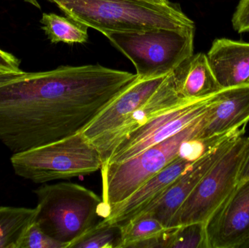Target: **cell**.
<instances>
[{
    "mask_svg": "<svg viewBox=\"0 0 249 248\" xmlns=\"http://www.w3.org/2000/svg\"><path fill=\"white\" fill-rule=\"evenodd\" d=\"M136 77L98 64L16 76L0 84V141L16 154L82 132Z\"/></svg>",
    "mask_w": 249,
    "mask_h": 248,
    "instance_id": "1",
    "label": "cell"
},
{
    "mask_svg": "<svg viewBox=\"0 0 249 248\" xmlns=\"http://www.w3.org/2000/svg\"><path fill=\"white\" fill-rule=\"evenodd\" d=\"M67 17L101 33L196 27L178 4L143 0H49Z\"/></svg>",
    "mask_w": 249,
    "mask_h": 248,
    "instance_id": "2",
    "label": "cell"
},
{
    "mask_svg": "<svg viewBox=\"0 0 249 248\" xmlns=\"http://www.w3.org/2000/svg\"><path fill=\"white\" fill-rule=\"evenodd\" d=\"M35 193V224L66 248L109 215L102 198L77 183L42 185Z\"/></svg>",
    "mask_w": 249,
    "mask_h": 248,
    "instance_id": "3",
    "label": "cell"
},
{
    "mask_svg": "<svg viewBox=\"0 0 249 248\" xmlns=\"http://www.w3.org/2000/svg\"><path fill=\"white\" fill-rule=\"evenodd\" d=\"M196 27L108 32L105 36L134 65L139 79L164 77L191 58Z\"/></svg>",
    "mask_w": 249,
    "mask_h": 248,
    "instance_id": "4",
    "label": "cell"
},
{
    "mask_svg": "<svg viewBox=\"0 0 249 248\" xmlns=\"http://www.w3.org/2000/svg\"><path fill=\"white\" fill-rule=\"evenodd\" d=\"M10 162L16 175L37 183L89 176L103 165L99 150L82 132L13 154Z\"/></svg>",
    "mask_w": 249,
    "mask_h": 248,
    "instance_id": "5",
    "label": "cell"
},
{
    "mask_svg": "<svg viewBox=\"0 0 249 248\" xmlns=\"http://www.w3.org/2000/svg\"><path fill=\"white\" fill-rule=\"evenodd\" d=\"M206 112L175 135L146 149L133 158L123 163L102 165V199L109 213L112 207L127 199L172 163L178 157L180 146L184 141L199 137L206 122Z\"/></svg>",
    "mask_w": 249,
    "mask_h": 248,
    "instance_id": "6",
    "label": "cell"
},
{
    "mask_svg": "<svg viewBox=\"0 0 249 248\" xmlns=\"http://www.w3.org/2000/svg\"><path fill=\"white\" fill-rule=\"evenodd\" d=\"M247 137H240L211 167L171 219L169 227L206 223L238 183Z\"/></svg>",
    "mask_w": 249,
    "mask_h": 248,
    "instance_id": "7",
    "label": "cell"
},
{
    "mask_svg": "<svg viewBox=\"0 0 249 248\" xmlns=\"http://www.w3.org/2000/svg\"><path fill=\"white\" fill-rule=\"evenodd\" d=\"M214 94L189 100L158 115L124 138L111 151L103 164L127 161L175 135L206 113Z\"/></svg>",
    "mask_w": 249,
    "mask_h": 248,
    "instance_id": "8",
    "label": "cell"
},
{
    "mask_svg": "<svg viewBox=\"0 0 249 248\" xmlns=\"http://www.w3.org/2000/svg\"><path fill=\"white\" fill-rule=\"evenodd\" d=\"M245 133L246 127H244L239 132L227 138L201 158L192 163L156 200L138 215L149 214L165 228H168L177 211L185 202L202 178L231 149L235 141Z\"/></svg>",
    "mask_w": 249,
    "mask_h": 248,
    "instance_id": "9",
    "label": "cell"
},
{
    "mask_svg": "<svg viewBox=\"0 0 249 248\" xmlns=\"http://www.w3.org/2000/svg\"><path fill=\"white\" fill-rule=\"evenodd\" d=\"M209 248H239L249 237V179L238 182L206 223Z\"/></svg>",
    "mask_w": 249,
    "mask_h": 248,
    "instance_id": "10",
    "label": "cell"
},
{
    "mask_svg": "<svg viewBox=\"0 0 249 248\" xmlns=\"http://www.w3.org/2000/svg\"><path fill=\"white\" fill-rule=\"evenodd\" d=\"M193 99H184L178 91L175 71L165 77L152 96L138 108L118 128L95 140L92 144L99 150L104 162L112 149L127 135L158 115H162Z\"/></svg>",
    "mask_w": 249,
    "mask_h": 248,
    "instance_id": "11",
    "label": "cell"
},
{
    "mask_svg": "<svg viewBox=\"0 0 249 248\" xmlns=\"http://www.w3.org/2000/svg\"><path fill=\"white\" fill-rule=\"evenodd\" d=\"M166 77L151 79L136 77L83 130V135L92 143L118 128L153 95Z\"/></svg>",
    "mask_w": 249,
    "mask_h": 248,
    "instance_id": "12",
    "label": "cell"
},
{
    "mask_svg": "<svg viewBox=\"0 0 249 248\" xmlns=\"http://www.w3.org/2000/svg\"><path fill=\"white\" fill-rule=\"evenodd\" d=\"M249 122V85L222 89L215 93L198 138L225 135Z\"/></svg>",
    "mask_w": 249,
    "mask_h": 248,
    "instance_id": "13",
    "label": "cell"
},
{
    "mask_svg": "<svg viewBox=\"0 0 249 248\" xmlns=\"http://www.w3.org/2000/svg\"><path fill=\"white\" fill-rule=\"evenodd\" d=\"M192 163L177 157L172 163L149 179L129 198L118 205L112 207L108 216L102 221L119 225H124L128 222L156 200Z\"/></svg>",
    "mask_w": 249,
    "mask_h": 248,
    "instance_id": "14",
    "label": "cell"
},
{
    "mask_svg": "<svg viewBox=\"0 0 249 248\" xmlns=\"http://www.w3.org/2000/svg\"><path fill=\"white\" fill-rule=\"evenodd\" d=\"M206 56L222 89L249 85V42L216 39Z\"/></svg>",
    "mask_w": 249,
    "mask_h": 248,
    "instance_id": "15",
    "label": "cell"
},
{
    "mask_svg": "<svg viewBox=\"0 0 249 248\" xmlns=\"http://www.w3.org/2000/svg\"><path fill=\"white\" fill-rule=\"evenodd\" d=\"M178 91L187 99L212 96L222 90L208 61L206 54L193 55L175 70Z\"/></svg>",
    "mask_w": 249,
    "mask_h": 248,
    "instance_id": "16",
    "label": "cell"
},
{
    "mask_svg": "<svg viewBox=\"0 0 249 248\" xmlns=\"http://www.w3.org/2000/svg\"><path fill=\"white\" fill-rule=\"evenodd\" d=\"M35 215L36 208L0 207V248H18Z\"/></svg>",
    "mask_w": 249,
    "mask_h": 248,
    "instance_id": "17",
    "label": "cell"
},
{
    "mask_svg": "<svg viewBox=\"0 0 249 248\" xmlns=\"http://www.w3.org/2000/svg\"><path fill=\"white\" fill-rule=\"evenodd\" d=\"M40 23L42 30L52 43L63 42L72 45L85 43L89 39V27L70 17L45 13Z\"/></svg>",
    "mask_w": 249,
    "mask_h": 248,
    "instance_id": "18",
    "label": "cell"
},
{
    "mask_svg": "<svg viewBox=\"0 0 249 248\" xmlns=\"http://www.w3.org/2000/svg\"><path fill=\"white\" fill-rule=\"evenodd\" d=\"M122 227L101 221L76 239L68 248H121Z\"/></svg>",
    "mask_w": 249,
    "mask_h": 248,
    "instance_id": "19",
    "label": "cell"
},
{
    "mask_svg": "<svg viewBox=\"0 0 249 248\" xmlns=\"http://www.w3.org/2000/svg\"><path fill=\"white\" fill-rule=\"evenodd\" d=\"M122 227V247L130 248L133 245L155 237L165 230L159 221L149 214H142L125 223Z\"/></svg>",
    "mask_w": 249,
    "mask_h": 248,
    "instance_id": "20",
    "label": "cell"
},
{
    "mask_svg": "<svg viewBox=\"0 0 249 248\" xmlns=\"http://www.w3.org/2000/svg\"><path fill=\"white\" fill-rule=\"evenodd\" d=\"M171 248H209L206 223L176 227Z\"/></svg>",
    "mask_w": 249,
    "mask_h": 248,
    "instance_id": "21",
    "label": "cell"
},
{
    "mask_svg": "<svg viewBox=\"0 0 249 248\" xmlns=\"http://www.w3.org/2000/svg\"><path fill=\"white\" fill-rule=\"evenodd\" d=\"M18 248H66L64 245L58 243L45 234L37 224H33L20 240Z\"/></svg>",
    "mask_w": 249,
    "mask_h": 248,
    "instance_id": "22",
    "label": "cell"
},
{
    "mask_svg": "<svg viewBox=\"0 0 249 248\" xmlns=\"http://www.w3.org/2000/svg\"><path fill=\"white\" fill-rule=\"evenodd\" d=\"M20 65L18 58L0 49V84L24 73Z\"/></svg>",
    "mask_w": 249,
    "mask_h": 248,
    "instance_id": "23",
    "label": "cell"
},
{
    "mask_svg": "<svg viewBox=\"0 0 249 248\" xmlns=\"http://www.w3.org/2000/svg\"><path fill=\"white\" fill-rule=\"evenodd\" d=\"M232 24L238 33L249 32V0H240L232 16Z\"/></svg>",
    "mask_w": 249,
    "mask_h": 248,
    "instance_id": "24",
    "label": "cell"
},
{
    "mask_svg": "<svg viewBox=\"0 0 249 248\" xmlns=\"http://www.w3.org/2000/svg\"><path fill=\"white\" fill-rule=\"evenodd\" d=\"M248 179H249V136L247 137L245 155L238 173V183Z\"/></svg>",
    "mask_w": 249,
    "mask_h": 248,
    "instance_id": "25",
    "label": "cell"
},
{
    "mask_svg": "<svg viewBox=\"0 0 249 248\" xmlns=\"http://www.w3.org/2000/svg\"><path fill=\"white\" fill-rule=\"evenodd\" d=\"M143 1H149V2L156 3V4H168V0H143Z\"/></svg>",
    "mask_w": 249,
    "mask_h": 248,
    "instance_id": "26",
    "label": "cell"
},
{
    "mask_svg": "<svg viewBox=\"0 0 249 248\" xmlns=\"http://www.w3.org/2000/svg\"><path fill=\"white\" fill-rule=\"evenodd\" d=\"M26 2L29 3V4H32L35 7H37V8H40V5L39 3L37 2L36 0H24Z\"/></svg>",
    "mask_w": 249,
    "mask_h": 248,
    "instance_id": "27",
    "label": "cell"
},
{
    "mask_svg": "<svg viewBox=\"0 0 249 248\" xmlns=\"http://www.w3.org/2000/svg\"><path fill=\"white\" fill-rule=\"evenodd\" d=\"M239 248H249V237L240 246Z\"/></svg>",
    "mask_w": 249,
    "mask_h": 248,
    "instance_id": "28",
    "label": "cell"
}]
</instances>
